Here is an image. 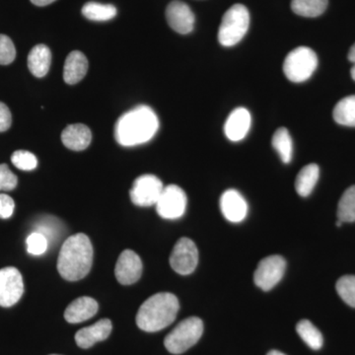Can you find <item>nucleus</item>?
I'll use <instances>...</instances> for the list:
<instances>
[{"label":"nucleus","instance_id":"1","mask_svg":"<svg viewBox=\"0 0 355 355\" xmlns=\"http://www.w3.org/2000/svg\"><path fill=\"white\" fill-rule=\"evenodd\" d=\"M159 128L155 112L150 107H135L119 119L114 128L116 142L123 146H137L153 139Z\"/></svg>","mask_w":355,"mask_h":355},{"label":"nucleus","instance_id":"2","mask_svg":"<svg viewBox=\"0 0 355 355\" xmlns=\"http://www.w3.org/2000/svg\"><path fill=\"white\" fill-rule=\"evenodd\" d=\"M93 247L88 236L78 233L65 240L58 259V270L69 282L83 279L90 272Z\"/></svg>","mask_w":355,"mask_h":355},{"label":"nucleus","instance_id":"3","mask_svg":"<svg viewBox=\"0 0 355 355\" xmlns=\"http://www.w3.org/2000/svg\"><path fill=\"white\" fill-rule=\"evenodd\" d=\"M179 300L174 294L161 292L146 300L137 315L140 330L155 333L170 326L179 312Z\"/></svg>","mask_w":355,"mask_h":355},{"label":"nucleus","instance_id":"4","mask_svg":"<svg viewBox=\"0 0 355 355\" xmlns=\"http://www.w3.org/2000/svg\"><path fill=\"white\" fill-rule=\"evenodd\" d=\"M250 25V14L247 7L234 4L222 18L218 31V41L223 46H233L247 34Z\"/></svg>","mask_w":355,"mask_h":355},{"label":"nucleus","instance_id":"5","mask_svg":"<svg viewBox=\"0 0 355 355\" xmlns=\"http://www.w3.org/2000/svg\"><path fill=\"white\" fill-rule=\"evenodd\" d=\"M203 323L198 317H191L177 324L164 340L168 352L173 354H184L202 338Z\"/></svg>","mask_w":355,"mask_h":355},{"label":"nucleus","instance_id":"6","mask_svg":"<svg viewBox=\"0 0 355 355\" xmlns=\"http://www.w3.org/2000/svg\"><path fill=\"white\" fill-rule=\"evenodd\" d=\"M318 67L316 53L308 46H298L287 55L284 72L294 83H304L314 73Z\"/></svg>","mask_w":355,"mask_h":355},{"label":"nucleus","instance_id":"7","mask_svg":"<svg viewBox=\"0 0 355 355\" xmlns=\"http://www.w3.org/2000/svg\"><path fill=\"white\" fill-rule=\"evenodd\" d=\"M286 261L279 254L266 257L259 263L254 273L256 286L268 291L277 286L286 272Z\"/></svg>","mask_w":355,"mask_h":355},{"label":"nucleus","instance_id":"8","mask_svg":"<svg viewBox=\"0 0 355 355\" xmlns=\"http://www.w3.org/2000/svg\"><path fill=\"white\" fill-rule=\"evenodd\" d=\"M186 193L176 184L164 187L155 207L159 216L164 219H178L184 214L187 209Z\"/></svg>","mask_w":355,"mask_h":355},{"label":"nucleus","instance_id":"9","mask_svg":"<svg viewBox=\"0 0 355 355\" xmlns=\"http://www.w3.org/2000/svg\"><path fill=\"white\" fill-rule=\"evenodd\" d=\"M164 186L154 175H142L135 180L130 191V200L139 207H153L157 202Z\"/></svg>","mask_w":355,"mask_h":355},{"label":"nucleus","instance_id":"10","mask_svg":"<svg viewBox=\"0 0 355 355\" xmlns=\"http://www.w3.org/2000/svg\"><path fill=\"white\" fill-rule=\"evenodd\" d=\"M198 263V251L195 243L189 238H181L170 256V265L173 270L179 275H191L195 272Z\"/></svg>","mask_w":355,"mask_h":355},{"label":"nucleus","instance_id":"11","mask_svg":"<svg viewBox=\"0 0 355 355\" xmlns=\"http://www.w3.org/2000/svg\"><path fill=\"white\" fill-rule=\"evenodd\" d=\"M24 292L22 275L13 266L0 270V306L11 307L15 305Z\"/></svg>","mask_w":355,"mask_h":355},{"label":"nucleus","instance_id":"12","mask_svg":"<svg viewBox=\"0 0 355 355\" xmlns=\"http://www.w3.org/2000/svg\"><path fill=\"white\" fill-rule=\"evenodd\" d=\"M141 273L142 261L139 254L132 250L123 251L114 268L116 280L123 286H130L140 279Z\"/></svg>","mask_w":355,"mask_h":355},{"label":"nucleus","instance_id":"13","mask_svg":"<svg viewBox=\"0 0 355 355\" xmlns=\"http://www.w3.org/2000/svg\"><path fill=\"white\" fill-rule=\"evenodd\" d=\"M168 24L179 34H189L195 27V14L184 2L174 0L166 9Z\"/></svg>","mask_w":355,"mask_h":355},{"label":"nucleus","instance_id":"14","mask_svg":"<svg viewBox=\"0 0 355 355\" xmlns=\"http://www.w3.org/2000/svg\"><path fill=\"white\" fill-rule=\"evenodd\" d=\"M220 209L228 221L239 223L246 218L248 203L244 197L236 190H227L222 193Z\"/></svg>","mask_w":355,"mask_h":355},{"label":"nucleus","instance_id":"15","mask_svg":"<svg viewBox=\"0 0 355 355\" xmlns=\"http://www.w3.org/2000/svg\"><path fill=\"white\" fill-rule=\"evenodd\" d=\"M251 114L247 109L233 110L224 125V132H225L226 137L234 142L244 139L251 128Z\"/></svg>","mask_w":355,"mask_h":355},{"label":"nucleus","instance_id":"16","mask_svg":"<svg viewBox=\"0 0 355 355\" xmlns=\"http://www.w3.org/2000/svg\"><path fill=\"white\" fill-rule=\"evenodd\" d=\"M112 322L109 319H102L87 328L81 329L76 335V345L81 349H90L95 343L107 340L111 335Z\"/></svg>","mask_w":355,"mask_h":355},{"label":"nucleus","instance_id":"17","mask_svg":"<svg viewBox=\"0 0 355 355\" xmlns=\"http://www.w3.org/2000/svg\"><path fill=\"white\" fill-rule=\"evenodd\" d=\"M62 144L74 151H81L90 146L92 133L87 125L74 123L67 125L62 133Z\"/></svg>","mask_w":355,"mask_h":355},{"label":"nucleus","instance_id":"18","mask_svg":"<svg viewBox=\"0 0 355 355\" xmlns=\"http://www.w3.org/2000/svg\"><path fill=\"white\" fill-rule=\"evenodd\" d=\"M97 301L91 297L77 298L70 303L64 312V318L70 324L83 323L98 312Z\"/></svg>","mask_w":355,"mask_h":355},{"label":"nucleus","instance_id":"19","mask_svg":"<svg viewBox=\"0 0 355 355\" xmlns=\"http://www.w3.org/2000/svg\"><path fill=\"white\" fill-rule=\"evenodd\" d=\"M88 60L81 51H74L67 55L64 69L65 83L74 85L83 80L87 73Z\"/></svg>","mask_w":355,"mask_h":355},{"label":"nucleus","instance_id":"20","mask_svg":"<svg viewBox=\"0 0 355 355\" xmlns=\"http://www.w3.org/2000/svg\"><path fill=\"white\" fill-rule=\"evenodd\" d=\"M51 64L50 49L44 44H37L28 55V67L33 76L42 78L46 76Z\"/></svg>","mask_w":355,"mask_h":355},{"label":"nucleus","instance_id":"21","mask_svg":"<svg viewBox=\"0 0 355 355\" xmlns=\"http://www.w3.org/2000/svg\"><path fill=\"white\" fill-rule=\"evenodd\" d=\"M320 168L317 164L306 165L296 177L295 189L299 196L306 198L311 195L317 184Z\"/></svg>","mask_w":355,"mask_h":355},{"label":"nucleus","instance_id":"22","mask_svg":"<svg viewBox=\"0 0 355 355\" xmlns=\"http://www.w3.org/2000/svg\"><path fill=\"white\" fill-rule=\"evenodd\" d=\"M35 231L42 233L49 243H55L64 233V225L62 220L55 216H46L39 219L35 224Z\"/></svg>","mask_w":355,"mask_h":355},{"label":"nucleus","instance_id":"23","mask_svg":"<svg viewBox=\"0 0 355 355\" xmlns=\"http://www.w3.org/2000/svg\"><path fill=\"white\" fill-rule=\"evenodd\" d=\"M334 120L338 125L355 127V95L343 98L336 105L333 112Z\"/></svg>","mask_w":355,"mask_h":355},{"label":"nucleus","instance_id":"24","mask_svg":"<svg viewBox=\"0 0 355 355\" xmlns=\"http://www.w3.org/2000/svg\"><path fill=\"white\" fill-rule=\"evenodd\" d=\"M116 8L112 4H103L91 1L83 7L84 17L89 20L104 22L113 19L116 16Z\"/></svg>","mask_w":355,"mask_h":355},{"label":"nucleus","instance_id":"25","mask_svg":"<svg viewBox=\"0 0 355 355\" xmlns=\"http://www.w3.org/2000/svg\"><path fill=\"white\" fill-rule=\"evenodd\" d=\"M328 0H292L291 9L303 17H318L328 7Z\"/></svg>","mask_w":355,"mask_h":355},{"label":"nucleus","instance_id":"26","mask_svg":"<svg viewBox=\"0 0 355 355\" xmlns=\"http://www.w3.org/2000/svg\"><path fill=\"white\" fill-rule=\"evenodd\" d=\"M272 144L275 150L279 153L282 162L288 164L293 154V144L288 130L286 128H279L273 135Z\"/></svg>","mask_w":355,"mask_h":355},{"label":"nucleus","instance_id":"27","mask_svg":"<svg viewBox=\"0 0 355 355\" xmlns=\"http://www.w3.org/2000/svg\"><path fill=\"white\" fill-rule=\"evenodd\" d=\"M296 331L310 349L319 350L323 347L324 338L321 331L308 320L299 322L296 326Z\"/></svg>","mask_w":355,"mask_h":355},{"label":"nucleus","instance_id":"28","mask_svg":"<svg viewBox=\"0 0 355 355\" xmlns=\"http://www.w3.org/2000/svg\"><path fill=\"white\" fill-rule=\"evenodd\" d=\"M338 218L342 222L355 221V186L343 193L338 205Z\"/></svg>","mask_w":355,"mask_h":355},{"label":"nucleus","instance_id":"29","mask_svg":"<svg viewBox=\"0 0 355 355\" xmlns=\"http://www.w3.org/2000/svg\"><path fill=\"white\" fill-rule=\"evenodd\" d=\"M336 288L340 298L355 308V275H343L336 282Z\"/></svg>","mask_w":355,"mask_h":355},{"label":"nucleus","instance_id":"30","mask_svg":"<svg viewBox=\"0 0 355 355\" xmlns=\"http://www.w3.org/2000/svg\"><path fill=\"white\" fill-rule=\"evenodd\" d=\"M11 162L22 171H32L38 166V160L34 154L26 150L15 151L11 156Z\"/></svg>","mask_w":355,"mask_h":355},{"label":"nucleus","instance_id":"31","mask_svg":"<svg viewBox=\"0 0 355 355\" xmlns=\"http://www.w3.org/2000/svg\"><path fill=\"white\" fill-rule=\"evenodd\" d=\"M28 253L34 254V256H41L46 253L49 248V241L42 233L34 232L28 236L27 241Z\"/></svg>","mask_w":355,"mask_h":355},{"label":"nucleus","instance_id":"32","mask_svg":"<svg viewBox=\"0 0 355 355\" xmlns=\"http://www.w3.org/2000/svg\"><path fill=\"white\" fill-rule=\"evenodd\" d=\"M15 58L16 50L13 42L6 35H0V64H10Z\"/></svg>","mask_w":355,"mask_h":355},{"label":"nucleus","instance_id":"33","mask_svg":"<svg viewBox=\"0 0 355 355\" xmlns=\"http://www.w3.org/2000/svg\"><path fill=\"white\" fill-rule=\"evenodd\" d=\"M18 179L6 164H0V191H12L17 186Z\"/></svg>","mask_w":355,"mask_h":355},{"label":"nucleus","instance_id":"34","mask_svg":"<svg viewBox=\"0 0 355 355\" xmlns=\"http://www.w3.org/2000/svg\"><path fill=\"white\" fill-rule=\"evenodd\" d=\"M15 202L9 196L0 193V218L8 219L12 216Z\"/></svg>","mask_w":355,"mask_h":355},{"label":"nucleus","instance_id":"35","mask_svg":"<svg viewBox=\"0 0 355 355\" xmlns=\"http://www.w3.org/2000/svg\"><path fill=\"white\" fill-rule=\"evenodd\" d=\"M12 123L10 110L4 103L0 102V132H6Z\"/></svg>","mask_w":355,"mask_h":355},{"label":"nucleus","instance_id":"36","mask_svg":"<svg viewBox=\"0 0 355 355\" xmlns=\"http://www.w3.org/2000/svg\"><path fill=\"white\" fill-rule=\"evenodd\" d=\"M53 1L55 0H31L32 3L37 6H46L53 3Z\"/></svg>","mask_w":355,"mask_h":355},{"label":"nucleus","instance_id":"37","mask_svg":"<svg viewBox=\"0 0 355 355\" xmlns=\"http://www.w3.org/2000/svg\"><path fill=\"white\" fill-rule=\"evenodd\" d=\"M349 60L350 62L355 64V44L352 46V48H350L349 53Z\"/></svg>","mask_w":355,"mask_h":355},{"label":"nucleus","instance_id":"38","mask_svg":"<svg viewBox=\"0 0 355 355\" xmlns=\"http://www.w3.org/2000/svg\"><path fill=\"white\" fill-rule=\"evenodd\" d=\"M266 355H286L284 354H282V352H279V350H270V352H268Z\"/></svg>","mask_w":355,"mask_h":355},{"label":"nucleus","instance_id":"39","mask_svg":"<svg viewBox=\"0 0 355 355\" xmlns=\"http://www.w3.org/2000/svg\"><path fill=\"white\" fill-rule=\"evenodd\" d=\"M350 73H352V79L355 81V64L354 67H352V71H350Z\"/></svg>","mask_w":355,"mask_h":355},{"label":"nucleus","instance_id":"40","mask_svg":"<svg viewBox=\"0 0 355 355\" xmlns=\"http://www.w3.org/2000/svg\"><path fill=\"white\" fill-rule=\"evenodd\" d=\"M343 222H342L340 220H338V221H336V226H338V227H340V226L343 225Z\"/></svg>","mask_w":355,"mask_h":355},{"label":"nucleus","instance_id":"41","mask_svg":"<svg viewBox=\"0 0 355 355\" xmlns=\"http://www.w3.org/2000/svg\"><path fill=\"white\" fill-rule=\"evenodd\" d=\"M51 355H58V354H51Z\"/></svg>","mask_w":355,"mask_h":355}]
</instances>
